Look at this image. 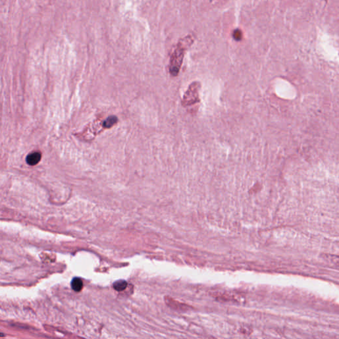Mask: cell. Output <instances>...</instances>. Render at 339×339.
<instances>
[{
	"instance_id": "obj_6",
	"label": "cell",
	"mask_w": 339,
	"mask_h": 339,
	"mask_svg": "<svg viewBox=\"0 0 339 339\" xmlns=\"http://www.w3.org/2000/svg\"><path fill=\"white\" fill-rule=\"evenodd\" d=\"M118 121V119L116 116H110L103 124L105 128H111L115 124H116Z\"/></svg>"
},
{
	"instance_id": "obj_7",
	"label": "cell",
	"mask_w": 339,
	"mask_h": 339,
	"mask_svg": "<svg viewBox=\"0 0 339 339\" xmlns=\"http://www.w3.org/2000/svg\"><path fill=\"white\" fill-rule=\"evenodd\" d=\"M233 37L237 41L241 40L243 39V32L239 29H234L233 32Z\"/></svg>"
},
{
	"instance_id": "obj_2",
	"label": "cell",
	"mask_w": 339,
	"mask_h": 339,
	"mask_svg": "<svg viewBox=\"0 0 339 339\" xmlns=\"http://www.w3.org/2000/svg\"><path fill=\"white\" fill-rule=\"evenodd\" d=\"M201 89V83L199 82H192L185 92L181 105L184 107H189L195 105L200 101L199 98V91Z\"/></svg>"
},
{
	"instance_id": "obj_4",
	"label": "cell",
	"mask_w": 339,
	"mask_h": 339,
	"mask_svg": "<svg viewBox=\"0 0 339 339\" xmlns=\"http://www.w3.org/2000/svg\"><path fill=\"white\" fill-rule=\"evenodd\" d=\"M71 287L76 292H80L83 288V282L79 277H74L71 282Z\"/></svg>"
},
{
	"instance_id": "obj_1",
	"label": "cell",
	"mask_w": 339,
	"mask_h": 339,
	"mask_svg": "<svg viewBox=\"0 0 339 339\" xmlns=\"http://www.w3.org/2000/svg\"><path fill=\"white\" fill-rule=\"evenodd\" d=\"M194 41L192 35H187L178 41L176 48H175L170 60L169 72L172 76H177L182 65L184 57L186 50Z\"/></svg>"
},
{
	"instance_id": "obj_5",
	"label": "cell",
	"mask_w": 339,
	"mask_h": 339,
	"mask_svg": "<svg viewBox=\"0 0 339 339\" xmlns=\"http://www.w3.org/2000/svg\"><path fill=\"white\" fill-rule=\"evenodd\" d=\"M113 288L117 292H122L125 290L127 286V282L123 280H117L113 283Z\"/></svg>"
},
{
	"instance_id": "obj_3",
	"label": "cell",
	"mask_w": 339,
	"mask_h": 339,
	"mask_svg": "<svg viewBox=\"0 0 339 339\" xmlns=\"http://www.w3.org/2000/svg\"><path fill=\"white\" fill-rule=\"evenodd\" d=\"M41 153L40 152H34L29 154L26 158V162L29 166L37 164L41 159Z\"/></svg>"
}]
</instances>
